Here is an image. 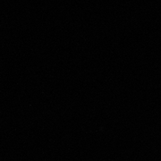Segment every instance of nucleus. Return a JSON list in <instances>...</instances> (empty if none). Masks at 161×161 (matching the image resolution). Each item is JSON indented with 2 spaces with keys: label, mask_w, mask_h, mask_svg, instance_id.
I'll list each match as a JSON object with an SVG mask.
<instances>
[]
</instances>
